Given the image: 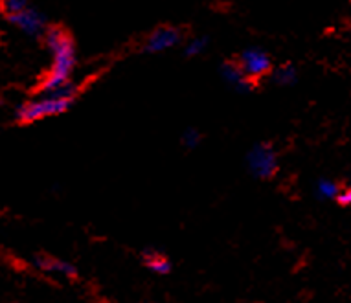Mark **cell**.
<instances>
[{"instance_id":"6da1fadb","label":"cell","mask_w":351,"mask_h":303,"mask_svg":"<svg viewBox=\"0 0 351 303\" xmlns=\"http://www.w3.org/2000/svg\"><path fill=\"white\" fill-rule=\"evenodd\" d=\"M45 45L50 52V66L40 80L37 92H52L74 83L72 75L77 63V53L72 37L63 28L50 26L45 34Z\"/></svg>"},{"instance_id":"7a4b0ae2","label":"cell","mask_w":351,"mask_h":303,"mask_svg":"<svg viewBox=\"0 0 351 303\" xmlns=\"http://www.w3.org/2000/svg\"><path fill=\"white\" fill-rule=\"evenodd\" d=\"M77 94L80 88L74 83L52 92H37V96L29 97L15 109V121L21 125H32L47 118L64 114L75 104Z\"/></svg>"},{"instance_id":"3957f363","label":"cell","mask_w":351,"mask_h":303,"mask_svg":"<svg viewBox=\"0 0 351 303\" xmlns=\"http://www.w3.org/2000/svg\"><path fill=\"white\" fill-rule=\"evenodd\" d=\"M247 169L258 180H271L280 169L278 151L271 142L254 143L247 153Z\"/></svg>"},{"instance_id":"277c9868","label":"cell","mask_w":351,"mask_h":303,"mask_svg":"<svg viewBox=\"0 0 351 303\" xmlns=\"http://www.w3.org/2000/svg\"><path fill=\"white\" fill-rule=\"evenodd\" d=\"M237 64L241 66L248 80L254 81L258 85V81L263 77H271L274 64H272V58L265 50L261 48H247L243 50L241 56L237 58Z\"/></svg>"},{"instance_id":"5b68a950","label":"cell","mask_w":351,"mask_h":303,"mask_svg":"<svg viewBox=\"0 0 351 303\" xmlns=\"http://www.w3.org/2000/svg\"><path fill=\"white\" fill-rule=\"evenodd\" d=\"M8 19V23L13 24L15 28L21 32V34L28 35V37H45V34L48 32V23H47V17L39 12V10H35L34 6L26 8L23 12L19 13H13L10 15Z\"/></svg>"},{"instance_id":"8992f818","label":"cell","mask_w":351,"mask_h":303,"mask_svg":"<svg viewBox=\"0 0 351 303\" xmlns=\"http://www.w3.org/2000/svg\"><path fill=\"white\" fill-rule=\"evenodd\" d=\"M32 267L47 276H59V278H64L69 281L77 280V269H75L74 263L58 258V256H52V254H47V252L35 254L32 258Z\"/></svg>"},{"instance_id":"52a82bcc","label":"cell","mask_w":351,"mask_h":303,"mask_svg":"<svg viewBox=\"0 0 351 303\" xmlns=\"http://www.w3.org/2000/svg\"><path fill=\"white\" fill-rule=\"evenodd\" d=\"M182 43V32L175 26H158L144 40V50L147 53H164L173 50Z\"/></svg>"},{"instance_id":"ba28073f","label":"cell","mask_w":351,"mask_h":303,"mask_svg":"<svg viewBox=\"0 0 351 303\" xmlns=\"http://www.w3.org/2000/svg\"><path fill=\"white\" fill-rule=\"evenodd\" d=\"M221 77H223V81H225L226 85L230 86V88H234L236 92H239V94L252 92L254 86H256V83L248 80L247 75H245V72H243L241 66L237 64V61L236 63H234V61H228V63L223 64V66H221Z\"/></svg>"},{"instance_id":"9c48e42d","label":"cell","mask_w":351,"mask_h":303,"mask_svg":"<svg viewBox=\"0 0 351 303\" xmlns=\"http://www.w3.org/2000/svg\"><path fill=\"white\" fill-rule=\"evenodd\" d=\"M142 263L147 270H151L156 276H167L171 272V261L166 254L156 248H145L142 252Z\"/></svg>"},{"instance_id":"30bf717a","label":"cell","mask_w":351,"mask_h":303,"mask_svg":"<svg viewBox=\"0 0 351 303\" xmlns=\"http://www.w3.org/2000/svg\"><path fill=\"white\" fill-rule=\"evenodd\" d=\"M271 80L278 86H293L298 81V70L294 69L291 63H283L278 69L272 70Z\"/></svg>"},{"instance_id":"8fae6325","label":"cell","mask_w":351,"mask_h":303,"mask_svg":"<svg viewBox=\"0 0 351 303\" xmlns=\"http://www.w3.org/2000/svg\"><path fill=\"white\" fill-rule=\"evenodd\" d=\"M340 191H342V186L333 178H318L315 184V195L322 200H337Z\"/></svg>"},{"instance_id":"7c38bea8","label":"cell","mask_w":351,"mask_h":303,"mask_svg":"<svg viewBox=\"0 0 351 303\" xmlns=\"http://www.w3.org/2000/svg\"><path fill=\"white\" fill-rule=\"evenodd\" d=\"M208 48V39L202 37V35H197V37H191V39L186 40L184 45V53L188 58H199L202 53L206 52Z\"/></svg>"},{"instance_id":"4fadbf2b","label":"cell","mask_w":351,"mask_h":303,"mask_svg":"<svg viewBox=\"0 0 351 303\" xmlns=\"http://www.w3.org/2000/svg\"><path fill=\"white\" fill-rule=\"evenodd\" d=\"M201 142H202L201 131H197V129H193V127L186 129V131L182 132V136H180V143H182V147H186V149L199 147V145H201Z\"/></svg>"},{"instance_id":"5bb4252c","label":"cell","mask_w":351,"mask_h":303,"mask_svg":"<svg viewBox=\"0 0 351 303\" xmlns=\"http://www.w3.org/2000/svg\"><path fill=\"white\" fill-rule=\"evenodd\" d=\"M29 6H32L29 0H2V13L6 17H10L13 13L23 12V10H26Z\"/></svg>"},{"instance_id":"9a60e30c","label":"cell","mask_w":351,"mask_h":303,"mask_svg":"<svg viewBox=\"0 0 351 303\" xmlns=\"http://www.w3.org/2000/svg\"><path fill=\"white\" fill-rule=\"evenodd\" d=\"M337 202H339L340 206H351V184H348L346 188H342Z\"/></svg>"},{"instance_id":"2e32d148","label":"cell","mask_w":351,"mask_h":303,"mask_svg":"<svg viewBox=\"0 0 351 303\" xmlns=\"http://www.w3.org/2000/svg\"><path fill=\"white\" fill-rule=\"evenodd\" d=\"M0 13H2V0H0Z\"/></svg>"},{"instance_id":"e0dca14e","label":"cell","mask_w":351,"mask_h":303,"mask_svg":"<svg viewBox=\"0 0 351 303\" xmlns=\"http://www.w3.org/2000/svg\"><path fill=\"white\" fill-rule=\"evenodd\" d=\"M12 303H15V302H12Z\"/></svg>"}]
</instances>
